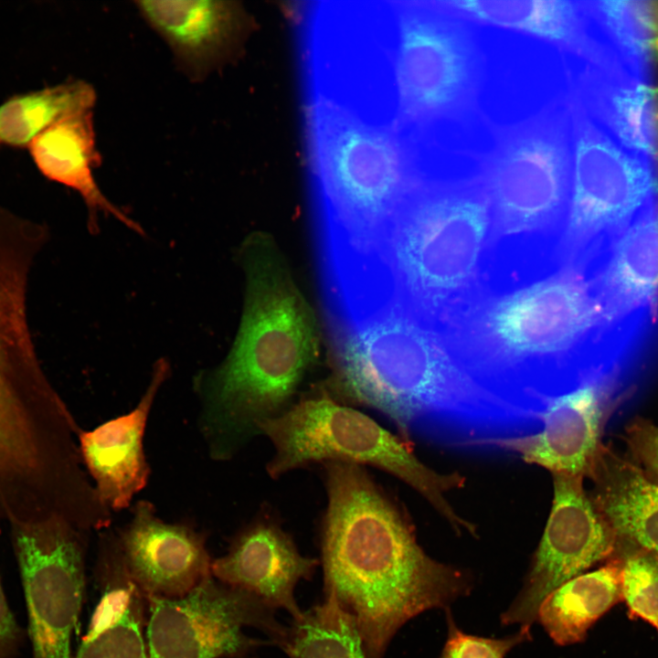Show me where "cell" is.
<instances>
[{"mask_svg":"<svg viewBox=\"0 0 658 658\" xmlns=\"http://www.w3.org/2000/svg\"><path fill=\"white\" fill-rule=\"evenodd\" d=\"M326 487L324 596L353 617L366 658H384L402 626L467 596L473 578L428 556L409 521L360 465L326 462Z\"/></svg>","mask_w":658,"mask_h":658,"instance_id":"cell-1","label":"cell"},{"mask_svg":"<svg viewBox=\"0 0 658 658\" xmlns=\"http://www.w3.org/2000/svg\"><path fill=\"white\" fill-rule=\"evenodd\" d=\"M485 72L471 25L422 0L361 1L342 48L353 108L418 144L440 122H481Z\"/></svg>","mask_w":658,"mask_h":658,"instance_id":"cell-2","label":"cell"},{"mask_svg":"<svg viewBox=\"0 0 658 658\" xmlns=\"http://www.w3.org/2000/svg\"><path fill=\"white\" fill-rule=\"evenodd\" d=\"M332 333L345 394L404 433L478 447L527 430L524 416L465 365L445 335L411 314L389 309Z\"/></svg>","mask_w":658,"mask_h":658,"instance_id":"cell-3","label":"cell"},{"mask_svg":"<svg viewBox=\"0 0 658 658\" xmlns=\"http://www.w3.org/2000/svg\"><path fill=\"white\" fill-rule=\"evenodd\" d=\"M304 133L320 272L371 262L409 195L427 177L419 144L323 97H305Z\"/></svg>","mask_w":658,"mask_h":658,"instance_id":"cell-4","label":"cell"},{"mask_svg":"<svg viewBox=\"0 0 658 658\" xmlns=\"http://www.w3.org/2000/svg\"><path fill=\"white\" fill-rule=\"evenodd\" d=\"M490 208L474 174L426 177L389 223L368 270L375 313L399 309L422 323L448 324L476 297Z\"/></svg>","mask_w":658,"mask_h":658,"instance_id":"cell-5","label":"cell"},{"mask_svg":"<svg viewBox=\"0 0 658 658\" xmlns=\"http://www.w3.org/2000/svg\"><path fill=\"white\" fill-rule=\"evenodd\" d=\"M251 241L240 328L207 386L212 433L226 455L287 409L318 355L313 315L276 249L264 238Z\"/></svg>","mask_w":658,"mask_h":658,"instance_id":"cell-6","label":"cell"},{"mask_svg":"<svg viewBox=\"0 0 658 658\" xmlns=\"http://www.w3.org/2000/svg\"><path fill=\"white\" fill-rule=\"evenodd\" d=\"M448 328L451 347L494 392L492 381L502 383L531 364L564 359L589 340L641 356L649 346L644 330L607 313L583 262L563 263L553 274L506 293L478 296Z\"/></svg>","mask_w":658,"mask_h":658,"instance_id":"cell-7","label":"cell"},{"mask_svg":"<svg viewBox=\"0 0 658 658\" xmlns=\"http://www.w3.org/2000/svg\"><path fill=\"white\" fill-rule=\"evenodd\" d=\"M491 143L461 149L488 197L487 247L514 236L548 231L564 223L570 197L573 147L567 93L526 117L500 122L483 114Z\"/></svg>","mask_w":658,"mask_h":658,"instance_id":"cell-8","label":"cell"},{"mask_svg":"<svg viewBox=\"0 0 658 658\" xmlns=\"http://www.w3.org/2000/svg\"><path fill=\"white\" fill-rule=\"evenodd\" d=\"M566 93L573 168L558 252L563 263L584 262L658 209V163L591 117L570 84Z\"/></svg>","mask_w":658,"mask_h":658,"instance_id":"cell-9","label":"cell"},{"mask_svg":"<svg viewBox=\"0 0 658 658\" xmlns=\"http://www.w3.org/2000/svg\"><path fill=\"white\" fill-rule=\"evenodd\" d=\"M274 447L271 477L317 462L369 464L397 476L425 497L455 530L472 526L456 515L445 494L459 488L457 473L440 474L422 463L409 445L368 416L330 397L303 399L260 426Z\"/></svg>","mask_w":658,"mask_h":658,"instance_id":"cell-10","label":"cell"},{"mask_svg":"<svg viewBox=\"0 0 658 658\" xmlns=\"http://www.w3.org/2000/svg\"><path fill=\"white\" fill-rule=\"evenodd\" d=\"M145 598L149 658L248 657L286 633L275 610L212 575L181 597Z\"/></svg>","mask_w":658,"mask_h":658,"instance_id":"cell-11","label":"cell"},{"mask_svg":"<svg viewBox=\"0 0 658 658\" xmlns=\"http://www.w3.org/2000/svg\"><path fill=\"white\" fill-rule=\"evenodd\" d=\"M17 561L33 658H72L85 589L83 547L59 519L15 521Z\"/></svg>","mask_w":658,"mask_h":658,"instance_id":"cell-12","label":"cell"},{"mask_svg":"<svg viewBox=\"0 0 658 658\" xmlns=\"http://www.w3.org/2000/svg\"><path fill=\"white\" fill-rule=\"evenodd\" d=\"M552 506L524 584L501 615L503 625L531 627L558 586L613 555L617 538L584 487L583 477L553 474Z\"/></svg>","mask_w":658,"mask_h":658,"instance_id":"cell-13","label":"cell"},{"mask_svg":"<svg viewBox=\"0 0 658 658\" xmlns=\"http://www.w3.org/2000/svg\"><path fill=\"white\" fill-rule=\"evenodd\" d=\"M33 260L0 234V473L20 462L33 447L37 430L23 398L29 383H38L27 295Z\"/></svg>","mask_w":658,"mask_h":658,"instance_id":"cell-14","label":"cell"},{"mask_svg":"<svg viewBox=\"0 0 658 658\" xmlns=\"http://www.w3.org/2000/svg\"><path fill=\"white\" fill-rule=\"evenodd\" d=\"M624 386L605 376L585 378L550 398L540 416V430L494 440L527 463L552 474L589 477L603 447L600 439Z\"/></svg>","mask_w":658,"mask_h":658,"instance_id":"cell-15","label":"cell"},{"mask_svg":"<svg viewBox=\"0 0 658 658\" xmlns=\"http://www.w3.org/2000/svg\"><path fill=\"white\" fill-rule=\"evenodd\" d=\"M429 8L469 25L513 31L601 69L623 61L620 47L587 16L579 0H422Z\"/></svg>","mask_w":658,"mask_h":658,"instance_id":"cell-16","label":"cell"},{"mask_svg":"<svg viewBox=\"0 0 658 658\" xmlns=\"http://www.w3.org/2000/svg\"><path fill=\"white\" fill-rule=\"evenodd\" d=\"M117 548L130 579L145 597H181L212 575L203 537L164 523L146 502L136 506Z\"/></svg>","mask_w":658,"mask_h":658,"instance_id":"cell-17","label":"cell"},{"mask_svg":"<svg viewBox=\"0 0 658 658\" xmlns=\"http://www.w3.org/2000/svg\"><path fill=\"white\" fill-rule=\"evenodd\" d=\"M147 24L166 42L181 69L201 80L240 49L250 21L234 1H135Z\"/></svg>","mask_w":658,"mask_h":658,"instance_id":"cell-18","label":"cell"},{"mask_svg":"<svg viewBox=\"0 0 658 658\" xmlns=\"http://www.w3.org/2000/svg\"><path fill=\"white\" fill-rule=\"evenodd\" d=\"M319 563L302 555L279 526L260 522L239 535L228 552L212 561L211 573L220 582L297 619L303 610L297 603L295 589L300 581L313 578Z\"/></svg>","mask_w":658,"mask_h":658,"instance_id":"cell-19","label":"cell"},{"mask_svg":"<svg viewBox=\"0 0 658 658\" xmlns=\"http://www.w3.org/2000/svg\"><path fill=\"white\" fill-rule=\"evenodd\" d=\"M589 277L613 319L658 327V209L611 240Z\"/></svg>","mask_w":658,"mask_h":658,"instance_id":"cell-20","label":"cell"},{"mask_svg":"<svg viewBox=\"0 0 658 658\" xmlns=\"http://www.w3.org/2000/svg\"><path fill=\"white\" fill-rule=\"evenodd\" d=\"M166 373L167 365L162 360L132 411L80 434L81 453L95 480L98 497L112 509L128 506L147 482L143 438L152 404Z\"/></svg>","mask_w":658,"mask_h":658,"instance_id":"cell-21","label":"cell"},{"mask_svg":"<svg viewBox=\"0 0 658 658\" xmlns=\"http://www.w3.org/2000/svg\"><path fill=\"white\" fill-rule=\"evenodd\" d=\"M43 176L76 191L88 208L89 227L97 228L100 212L111 215L133 230L142 228L103 195L94 175L100 164L93 110L69 115L56 122L27 146Z\"/></svg>","mask_w":658,"mask_h":658,"instance_id":"cell-22","label":"cell"},{"mask_svg":"<svg viewBox=\"0 0 658 658\" xmlns=\"http://www.w3.org/2000/svg\"><path fill=\"white\" fill-rule=\"evenodd\" d=\"M594 504L623 540L658 557V483L640 466L602 447L589 476Z\"/></svg>","mask_w":658,"mask_h":658,"instance_id":"cell-23","label":"cell"},{"mask_svg":"<svg viewBox=\"0 0 658 658\" xmlns=\"http://www.w3.org/2000/svg\"><path fill=\"white\" fill-rule=\"evenodd\" d=\"M622 600L621 559L611 557L599 568L579 574L548 594L537 621L561 646L581 642L590 627Z\"/></svg>","mask_w":658,"mask_h":658,"instance_id":"cell-24","label":"cell"},{"mask_svg":"<svg viewBox=\"0 0 658 658\" xmlns=\"http://www.w3.org/2000/svg\"><path fill=\"white\" fill-rule=\"evenodd\" d=\"M94 88L81 80L15 94L0 104V145L27 148L39 134L74 113L91 111Z\"/></svg>","mask_w":658,"mask_h":658,"instance_id":"cell-25","label":"cell"},{"mask_svg":"<svg viewBox=\"0 0 658 658\" xmlns=\"http://www.w3.org/2000/svg\"><path fill=\"white\" fill-rule=\"evenodd\" d=\"M278 647L289 658H366L353 617L331 596L292 619Z\"/></svg>","mask_w":658,"mask_h":658,"instance_id":"cell-26","label":"cell"},{"mask_svg":"<svg viewBox=\"0 0 658 658\" xmlns=\"http://www.w3.org/2000/svg\"><path fill=\"white\" fill-rule=\"evenodd\" d=\"M145 604L140 589L127 603L100 600L75 658H149Z\"/></svg>","mask_w":658,"mask_h":658,"instance_id":"cell-27","label":"cell"},{"mask_svg":"<svg viewBox=\"0 0 658 658\" xmlns=\"http://www.w3.org/2000/svg\"><path fill=\"white\" fill-rule=\"evenodd\" d=\"M605 12L620 36L653 74L658 69V1H606Z\"/></svg>","mask_w":658,"mask_h":658,"instance_id":"cell-28","label":"cell"},{"mask_svg":"<svg viewBox=\"0 0 658 658\" xmlns=\"http://www.w3.org/2000/svg\"><path fill=\"white\" fill-rule=\"evenodd\" d=\"M621 559V593L631 617L658 631V557L630 544Z\"/></svg>","mask_w":658,"mask_h":658,"instance_id":"cell-29","label":"cell"},{"mask_svg":"<svg viewBox=\"0 0 658 658\" xmlns=\"http://www.w3.org/2000/svg\"><path fill=\"white\" fill-rule=\"evenodd\" d=\"M445 611L447 639L439 658H504L515 646L532 640L531 627L525 626L499 639L468 634L457 626L449 608Z\"/></svg>","mask_w":658,"mask_h":658,"instance_id":"cell-30","label":"cell"},{"mask_svg":"<svg viewBox=\"0 0 658 658\" xmlns=\"http://www.w3.org/2000/svg\"><path fill=\"white\" fill-rule=\"evenodd\" d=\"M625 440L642 470L658 483V425L635 418L626 428Z\"/></svg>","mask_w":658,"mask_h":658,"instance_id":"cell-31","label":"cell"},{"mask_svg":"<svg viewBox=\"0 0 658 658\" xmlns=\"http://www.w3.org/2000/svg\"><path fill=\"white\" fill-rule=\"evenodd\" d=\"M25 632L5 597L0 578V658H16Z\"/></svg>","mask_w":658,"mask_h":658,"instance_id":"cell-32","label":"cell"},{"mask_svg":"<svg viewBox=\"0 0 658 658\" xmlns=\"http://www.w3.org/2000/svg\"><path fill=\"white\" fill-rule=\"evenodd\" d=\"M644 132L650 154L658 163V87H648L645 110Z\"/></svg>","mask_w":658,"mask_h":658,"instance_id":"cell-33","label":"cell"},{"mask_svg":"<svg viewBox=\"0 0 658 658\" xmlns=\"http://www.w3.org/2000/svg\"><path fill=\"white\" fill-rule=\"evenodd\" d=\"M235 658H248V657H235Z\"/></svg>","mask_w":658,"mask_h":658,"instance_id":"cell-34","label":"cell"}]
</instances>
